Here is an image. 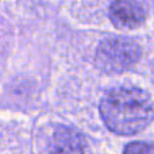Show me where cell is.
Returning a JSON list of instances; mask_svg holds the SVG:
<instances>
[{
  "label": "cell",
  "mask_w": 154,
  "mask_h": 154,
  "mask_svg": "<svg viewBox=\"0 0 154 154\" xmlns=\"http://www.w3.org/2000/svg\"><path fill=\"white\" fill-rule=\"evenodd\" d=\"M153 75H154V66H153Z\"/></svg>",
  "instance_id": "6"
},
{
  "label": "cell",
  "mask_w": 154,
  "mask_h": 154,
  "mask_svg": "<svg viewBox=\"0 0 154 154\" xmlns=\"http://www.w3.org/2000/svg\"><path fill=\"white\" fill-rule=\"evenodd\" d=\"M87 142L79 130L58 125L51 131L48 141L49 154H84Z\"/></svg>",
  "instance_id": "4"
},
{
  "label": "cell",
  "mask_w": 154,
  "mask_h": 154,
  "mask_svg": "<svg viewBox=\"0 0 154 154\" xmlns=\"http://www.w3.org/2000/svg\"><path fill=\"white\" fill-rule=\"evenodd\" d=\"M123 154H154V143H150V142H131L125 147Z\"/></svg>",
  "instance_id": "5"
},
{
  "label": "cell",
  "mask_w": 154,
  "mask_h": 154,
  "mask_svg": "<svg viewBox=\"0 0 154 154\" xmlns=\"http://www.w3.org/2000/svg\"><path fill=\"white\" fill-rule=\"evenodd\" d=\"M147 4L145 0H114L109 5V20L116 29H138L147 19Z\"/></svg>",
  "instance_id": "3"
},
{
  "label": "cell",
  "mask_w": 154,
  "mask_h": 154,
  "mask_svg": "<svg viewBox=\"0 0 154 154\" xmlns=\"http://www.w3.org/2000/svg\"><path fill=\"white\" fill-rule=\"evenodd\" d=\"M141 46L134 39L114 37L104 39L96 49L95 64L106 73H122L131 69L141 58Z\"/></svg>",
  "instance_id": "2"
},
{
  "label": "cell",
  "mask_w": 154,
  "mask_h": 154,
  "mask_svg": "<svg viewBox=\"0 0 154 154\" xmlns=\"http://www.w3.org/2000/svg\"><path fill=\"white\" fill-rule=\"evenodd\" d=\"M100 115L111 131L133 135L145 130L154 119V106L146 91L133 85L112 88L100 101Z\"/></svg>",
  "instance_id": "1"
}]
</instances>
